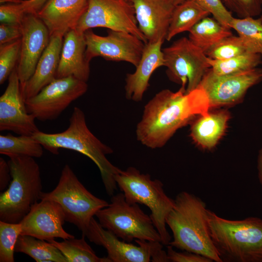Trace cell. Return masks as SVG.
Wrapping results in <instances>:
<instances>
[{"label": "cell", "mask_w": 262, "mask_h": 262, "mask_svg": "<svg viewBox=\"0 0 262 262\" xmlns=\"http://www.w3.org/2000/svg\"><path fill=\"white\" fill-rule=\"evenodd\" d=\"M179 3H180L184 1H185L186 0H176Z\"/></svg>", "instance_id": "cell-42"}, {"label": "cell", "mask_w": 262, "mask_h": 262, "mask_svg": "<svg viewBox=\"0 0 262 262\" xmlns=\"http://www.w3.org/2000/svg\"><path fill=\"white\" fill-rule=\"evenodd\" d=\"M229 118V113L226 110L209 112L206 115H198L191 124L192 139L202 148H213L224 135Z\"/></svg>", "instance_id": "cell-23"}, {"label": "cell", "mask_w": 262, "mask_h": 262, "mask_svg": "<svg viewBox=\"0 0 262 262\" xmlns=\"http://www.w3.org/2000/svg\"><path fill=\"white\" fill-rule=\"evenodd\" d=\"M115 179L128 202L144 205L149 209L162 244L168 245L172 238L166 228V219L174 207L175 200L165 194L162 182L152 180L149 174L141 173L132 166L121 170Z\"/></svg>", "instance_id": "cell-6"}, {"label": "cell", "mask_w": 262, "mask_h": 262, "mask_svg": "<svg viewBox=\"0 0 262 262\" xmlns=\"http://www.w3.org/2000/svg\"><path fill=\"white\" fill-rule=\"evenodd\" d=\"M20 223L0 221V262H14L16 244L21 235Z\"/></svg>", "instance_id": "cell-31"}, {"label": "cell", "mask_w": 262, "mask_h": 262, "mask_svg": "<svg viewBox=\"0 0 262 262\" xmlns=\"http://www.w3.org/2000/svg\"><path fill=\"white\" fill-rule=\"evenodd\" d=\"M262 81V68L258 67L225 75H216L210 68L198 87L206 95L211 109L239 102L250 88Z\"/></svg>", "instance_id": "cell-13"}, {"label": "cell", "mask_w": 262, "mask_h": 262, "mask_svg": "<svg viewBox=\"0 0 262 262\" xmlns=\"http://www.w3.org/2000/svg\"><path fill=\"white\" fill-rule=\"evenodd\" d=\"M257 168L258 170V178L260 183L262 185V148L258 153L257 159Z\"/></svg>", "instance_id": "cell-41"}, {"label": "cell", "mask_w": 262, "mask_h": 262, "mask_svg": "<svg viewBox=\"0 0 262 262\" xmlns=\"http://www.w3.org/2000/svg\"><path fill=\"white\" fill-rule=\"evenodd\" d=\"M45 241L30 235H20L15 252L26 254L37 262H67L56 246Z\"/></svg>", "instance_id": "cell-26"}, {"label": "cell", "mask_w": 262, "mask_h": 262, "mask_svg": "<svg viewBox=\"0 0 262 262\" xmlns=\"http://www.w3.org/2000/svg\"><path fill=\"white\" fill-rule=\"evenodd\" d=\"M12 179L10 167L8 162L0 158V191L3 192L9 185Z\"/></svg>", "instance_id": "cell-39"}, {"label": "cell", "mask_w": 262, "mask_h": 262, "mask_svg": "<svg viewBox=\"0 0 262 262\" xmlns=\"http://www.w3.org/2000/svg\"><path fill=\"white\" fill-rule=\"evenodd\" d=\"M210 109L208 98L199 87L188 93L182 87L175 92L162 90L145 106L136 126L137 139L147 147H162L178 130Z\"/></svg>", "instance_id": "cell-1"}, {"label": "cell", "mask_w": 262, "mask_h": 262, "mask_svg": "<svg viewBox=\"0 0 262 262\" xmlns=\"http://www.w3.org/2000/svg\"><path fill=\"white\" fill-rule=\"evenodd\" d=\"M21 36V25L0 24V45L20 39Z\"/></svg>", "instance_id": "cell-38"}, {"label": "cell", "mask_w": 262, "mask_h": 262, "mask_svg": "<svg viewBox=\"0 0 262 262\" xmlns=\"http://www.w3.org/2000/svg\"><path fill=\"white\" fill-rule=\"evenodd\" d=\"M210 13L195 0H186L176 5L170 20L166 40L189 32L197 22L208 16Z\"/></svg>", "instance_id": "cell-24"}, {"label": "cell", "mask_w": 262, "mask_h": 262, "mask_svg": "<svg viewBox=\"0 0 262 262\" xmlns=\"http://www.w3.org/2000/svg\"><path fill=\"white\" fill-rule=\"evenodd\" d=\"M210 69L215 74L225 75L238 73L257 67L262 58L257 54L246 52L231 58L217 60L209 58Z\"/></svg>", "instance_id": "cell-30"}, {"label": "cell", "mask_w": 262, "mask_h": 262, "mask_svg": "<svg viewBox=\"0 0 262 262\" xmlns=\"http://www.w3.org/2000/svg\"><path fill=\"white\" fill-rule=\"evenodd\" d=\"M232 13L238 18L257 17L262 13V0H221Z\"/></svg>", "instance_id": "cell-34"}, {"label": "cell", "mask_w": 262, "mask_h": 262, "mask_svg": "<svg viewBox=\"0 0 262 262\" xmlns=\"http://www.w3.org/2000/svg\"><path fill=\"white\" fill-rule=\"evenodd\" d=\"M69 122L68 127L63 131L49 133L39 131L33 136L53 154H58L59 149L65 148L78 152L92 160L99 169L107 194L112 196L117 189L115 176L121 170L106 157L113 150L90 131L84 113L80 108H74Z\"/></svg>", "instance_id": "cell-2"}, {"label": "cell", "mask_w": 262, "mask_h": 262, "mask_svg": "<svg viewBox=\"0 0 262 262\" xmlns=\"http://www.w3.org/2000/svg\"><path fill=\"white\" fill-rule=\"evenodd\" d=\"M139 28L147 42L164 41L176 0H131Z\"/></svg>", "instance_id": "cell-18"}, {"label": "cell", "mask_w": 262, "mask_h": 262, "mask_svg": "<svg viewBox=\"0 0 262 262\" xmlns=\"http://www.w3.org/2000/svg\"><path fill=\"white\" fill-rule=\"evenodd\" d=\"M248 52L239 36L230 35L219 41L205 53L213 60H225Z\"/></svg>", "instance_id": "cell-32"}, {"label": "cell", "mask_w": 262, "mask_h": 262, "mask_svg": "<svg viewBox=\"0 0 262 262\" xmlns=\"http://www.w3.org/2000/svg\"><path fill=\"white\" fill-rule=\"evenodd\" d=\"M88 3V0H48L36 14L48 28L50 36H64L74 29Z\"/></svg>", "instance_id": "cell-20"}, {"label": "cell", "mask_w": 262, "mask_h": 262, "mask_svg": "<svg viewBox=\"0 0 262 262\" xmlns=\"http://www.w3.org/2000/svg\"><path fill=\"white\" fill-rule=\"evenodd\" d=\"M12 177L8 188L0 195V221L20 223L40 200L42 184L40 168L34 158L10 157Z\"/></svg>", "instance_id": "cell-5"}, {"label": "cell", "mask_w": 262, "mask_h": 262, "mask_svg": "<svg viewBox=\"0 0 262 262\" xmlns=\"http://www.w3.org/2000/svg\"><path fill=\"white\" fill-rule=\"evenodd\" d=\"M188 32L189 40L204 53L223 39L233 35L231 29L209 16L200 20Z\"/></svg>", "instance_id": "cell-25"}, {"label": "cell", "mask_w": 262, "mask_h": 262, "mask_svg": "<svg viewBox=\"0 0 262 262\" xmlns=\"http://www.w3.org/2000/svg\"><path fill=\"white\" fill-rule=\"evenodd\" d=\"M110 202L95 215L103 228L128 243L135 239L161 242L150 215L138 204L128 202L122 192L111 196Z\"/></svg>", "instance_id": "cell-8"}, {"label": "cell", "mask_w": 262, "mask_h": 262, "mask_svg": "<svg viewBox=\"0 0 262 262\" xmlns=\"http://www.w3.org/2000/svg\"><path fill=\"white\" fill-rule=\"evenodd\" d=\"M43 147L33 135L11 133L0 135V153L10 157L26 156L40 158L43 154Z\"/></svg>", "instance_id": "cell-27"}, {"label": "cell", "mask_w": 262, "mask_h": 262, "mask_svg": "<svg viewBox=\"0 0 262 262\" xmlns=\"http://www.w3.org/2000/svg\"><path fill=\"white\" fill-rule=\"evenodd\" d=\"M164 41L147 42L140 61L132 73L127 74L125 79V96L129 100L141 101L149 86V79L158 68L164 66L162 46Z\"/></svg>", "instance_id": "cell-21"}, {"label": "cell", "mask_w": 262, "mask_h": 262, "mask_svg": "<svg viewBox=\"0 0 262 262\" xmlns=\"http://www.w3.org/2000/svg\"><path fill=\"white\" fill-rule=\"evenodd\" d=\"M209 234L222 262H262V219L221 217L207 209Z\"/></svg>", "instance_id": "cell-4"}, {"label": "cell", "mask_w": 262, "mask_h": 262, "mask_svg": "<svg viewBox=\"0 0 262 262\" xmlns=\"http://www.w3.org/2000/svg\"><path fill=\"white\" fill-rule=\"evenodd\" d=\"M86 43L84 33L75 29L64 35L56 78L69 76L87 82L90 75L89 63L85 58Z\"/></svg>", "instance_id": "cell-19"}, {"label": "cell", "mask_w": 262, "mask_h": 262, "mask_svg": "<svg viewBox=\"0 0 262 262\" xmlns=\"http://www.w3.org/2000/svg\"><path fill=\"white\" fill-rule=\"evenodd\" d=\"M90 242L103 246L111 262H168L167 253L160 242L135 239L138 245L120 240L103 228L94 217L85 234Z\"/></svg>", "instance_id": "cell-10"}, {"label": "cell", "mask_w": 262, "mask_h": 262, "mask_svg": "<svg viewBox=\"0 0 262 262\" xmlns=\"http://www.w3.org/2000/svg\"><path fill=\"white\" fill-rule=\"evenodd\" d=\"M48 0H22L26 12L37 13Z\"/></svg>", "instance_id": "cell-40"}, {"label": "cell", "mask_w": 262, "mask_h": 262, "mask_svg": "<svg viewBox=\"0 0 262 262\" xmlns=\"http://www.w3.org/2000/svg\"><path fill=\"white\" fill-rule=\"evenodd\" d=\"M49 242L56 246L65 256L67 262H111L107 257H98L82 235L80 239L74 238L58 242L54 239Z\"/></svg>", "instance_id": "cell-29"}, {"label": "cell", "mask_w": 262, "mask_h": 262, "mask_svg": "<svg viewBox=\"0 0 262 262\" xmlns=\"http://www.w3.org/2000/svg\"><path fill=\"white\" fill-rule=\"evenodd\" d=\"M102 36L91 29L84 32L86 49L85 58L90 62L96 57L114 61H125L135 67L138 65L146 43L135 35L125 32L109 30Z\"/></svg>", "instance_id": "cell-14"}, {"label": "cell", "mask_w": 262, "mask_h": 262, "mask_svg": "<svg viewBox=\"0 0 262 262\" xmlns=\"http://www.w3.org/2000/svg\"><path fill=\"white\" fill-rule=\"evenodd\" d=\"M21 48L16 66L22 84L33 74L50 38L48 28L36 13L26 12L21 24Z\"/></svg>", "instance_id": "cell-16"}, {"label": "cell", "mask_w": 262, "mask_h": 262, "mask_svg": "<svg viewBox=\"0 0 262 262\" xmlns=\"http://www.w3.org/2000/svg\"><path fill=\"white\" fill-rule=\"evenodd\" d=\"M65 221V215L60 204L52 200H40L33 205L20 222L21 235L47 241L56 238L63 240L74 238L63 228Z\"/></svg>", "instance_id": "cell-17"}, {"label": "cell", "mask_w": 262, "mask_h": 262, "mask_svg": "<svg viewBox=\"0 0 262 262\" xmlns=\"http://www.w3.org/2000/svg\"><path fill=\"white\" fill-rule=\"evenodd\" d=\"M88 89L87 82L74 77L56 78L25 101L28 112L41 121L55 120Z\"/></svg>", "instance_id": "cell-12"}, {"label": "cell", "mask_w": 262, "mask_h": 262, "mask_svg": "<svg viewBox=\"0 0 262 262\" xmlns=\"http://www.w3.org/2000/svg\"><path fill=\"white\" fill-rule=\"evenodd\" d=\"M8 80L7 87L0 97V131L33 135L39 130L35 118L27 110L16 66Z\"/></svg>", "instance_id": "cell-15"}, {"label": "cell", "mask_w": 262, "mask_h": 262, "mask_svg": "<svg viewBox=\"0 0 262 262\" xmlns=\"http://www.w3.org/2000/svg\"><path fill=\"white\" fill-rule=\"evenodd\" d=\"M195 0L212 14L213 17L220 24L228 28L231 29L230 25L233 16L232 13L227 9L221 0Z\"/></svg>", "instance_id": "cell-36"}, {"label": "cell", "mask_w": 262, "mask_h": 262, "mask_svg": "<svg viewBox=\"0 0 262 262\" xmlns=\"http://www.w3.org/2000/svg\"><path fill=\"white\" fill-rule=\"evenodd\" d=\"M96 27L131 33L145 43L131 3L127 0H88L87 7L74 29L79 33Z\"/></svg>", "instance_id": "cell-11"}, {"label": "cell", "mask_w": 262, "mask_h": 262, "mask_svg": "<svg viewBox=\"0 0 262 262\" xmlns=\"http://www.w3.org/2000/svg\"><path fill=\"white\" fill-rule=\"evenodd\" d=\"M127 0V1H130V0Z\"/></svg>", "instance_id": "cell-43"}, {"label": "cell", "mask_w": 262, "mask_h": 262, "mask_svg": "<svg viewBox=\"0 0 262 262\" xmlns=\"http://www.w3.org/2000/svg\"><path fill=\"white\" fill-rule=\"evenodd\" d=\"M169 79L188 93L196 89L211 67L209 57L188 38L183 37L162 49Z\"/></svg>", "instance_id": "cell-9"}, {"label": "cell", "mask_w": 262, "mask_h": 262, "mask_svg": "<svg viewBox=\"0 0 262 262\" xmlns=\"http://www.w3.org/2000/svg\"><path fill=\"white\" fill-rule=\"evenodd\" d=\"M40 200L57 202L61 206L66 221L76 226L84 235L91 219L109 203L91 193L79 180L68 164H66L55 188L42 192Z\"/></svg>", "instance_id": "cell-7"}, {"label": "cell", "mask_w": 262, "mask_h": 262, "mask_svg": "<svg viewBox=\"0 0 262 262\" xmlns=\"http://www.w3.org/2000/svg\"><path fill=\"white\" fill-rule=\"evenodd\" d=\"M64 36H50L49 43L43 52L31 78L20 84L25 101L37 94L44 87L56 79L57 71Z\"/></svg>", "instance_id": "cell-22"}, {"label": "cell", "mask_w": 262, "mask_h": 262, "mask_svg": "<svg viewBox=\"0 0 262 262\" xmlns=\"http://www.w3.org/2000/svg\"><path fill=\"white\" fill-rule=\"evenodd\" d=\"M167 255L171 262H213L211 259L187 251L178 252L170 245L167 246Z\"/></svg>", "instance_id": "cell-37"}, {"label": "cell", "mask_w": 262, "mask_h": 262, "mask_svg": "<svg viewBox=\"0 0 262 262\" xmlns=\"http://www.w3.org/2000/svg\"><path fill=\"white\" fill-rule=\"evenodd\" d=\"M22 0H0V24L21 25L26 12Z\"/></svg>", "instance_id": "cell-35"}, {"label": "cell", "mask_w": 262, "mask_h": 262, "mask_svg": "<svg viewBox=\"0 0 262 262\" xmlns=\"http://www.w3.org/2000/svg\"><path fill=\"white\" fill-rule=\"evenodd\" d=\"M21 38L0 45V84L8 79L17 66L20 52Z\"/></svg>", "instance_id": "cell-33"}, {"label": "cell", "mask_w": 262, "mask_h": 262, "mask_svg": "<svg viewBox=\"0 0 262 262\" xmlns=\"http://www.w3.org/2000/svg\"><path fill=\"white\" fill-rule=\"evenodd\" d=\"M230 27L241 38L248 52L262 58V15L257 17H233Z\"/></svg>", "instance_id": "cell-28"}, {"label": "cell", "mask_w": 262, "mask_h": 262, "mask_svg": "<svg viewBox=\"0 0 262 262\" xmlns=\"http://www.w3.org/2000/svg\"><path fill=\"white\" fill-rule=\"evenodd\" d=\"M174 207L166 219L173 234L168 245L222 262L210 237L205 203L186 191L179 193Z\"/></svg>", "instance_id": "cell-3"}]
</instances>
